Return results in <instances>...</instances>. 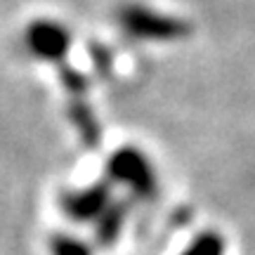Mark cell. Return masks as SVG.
I'll list each match as a JSON object with an SVG mask.
<instances>
[{"label": "cell", "instance_id": "6da1fadb", "mask_svg": "<svg viewBox=\"0 0 255 255\" xmlns=\"http://www.w3.org/2000/svg\"><path fill=\"white\" fill-rule=\"evenodd\" d=\"M220 253H222V248H220L218 239L206 237V239H201V241H196L184 255H220Z\"/></svg>", "mask_w": 255, "mask_h": 255}]
</instances>
